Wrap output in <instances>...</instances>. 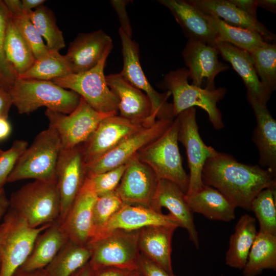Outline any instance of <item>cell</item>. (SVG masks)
<instances>
[{"label":"cell","instance_id":"obj_54","mask_svg":"<svg viewBox=\"0 0 276 276\" xmlns=\"http://www.w3.org/2000/svg\"><path fill=\"white\" fill-rule=\"evenodd\" d=\"M258 7L265 9L275 13L276 1L275 0H256Z\"/></svg>","mask_w":276,"mask_h":276},{"label":"cell","instance_id":"obj_44","mask_svg":"<svg viewBox=\"0 0 276 276\" xmlns=\"http://www.w3.org/2000/svg\"><path fill=\"white\" fill-rule=\"evenodd\" d=\"M142 276H177L140 254L136 270Z\"/></svg>","mask_w":276,"mask_h":276},{"label":"cell","instance_id":"obj_53","mask_svg":"<svg viewBox=\"0 0 276 276\" xmlns=\"http://www.w3.org/2000/svg\"><path fill=\"white\" fill-rule=\"evenodd\" d=\"M9 208V201L4 189L0 190V220L5 216Z\"/></svg>","mask_w":276,"mask_h":276},{"label":"cell","instance_id":"obj_32","mask_svg":"<svg viewBox=\"0 0 276 276\" xmlns=\"http://www.w3.org/2000/svg\"><path fill=\"white\" fill-rule=\"evenodd\" d=\"M4 52L7 61L13 68L16 77L25 73L35 60L30 48L14 26L9 11Z\"/></svg>","mask_w":276,"mask_h":276},{"label":"cell","instance_id":"obj_36","mask_svg":"<svg viewBox=\"0 0 276 276\" xmlns=\"http://www.w3.org/2000/svg\"><path fill=\"white\" fill-rule=\"evenodd\" d=\"M50 50L59 51L65 47L62 31L56 23L53 11L41 5L27 14Z\"/></svg>","mask_w":276,"mask_h":276},{"label":"cell","instance_id":"obj_23","mask_svg":"<svg viewBox=\"0 0 276 276\" xmlns=\"http://www.w3.org/2000/svg\"><path fill=\"white\" fill-rule=\"evenodd\" d=\"M186 194L175 183L166 179H159L152 209L162 212V207L167 208L170 214L185 228L190 240L197 249L199 247L198 232L195 225L193 213L186 200Z\"/></svg>","mask_w":276,"mask_h":276},{"label":"cell","instance_id":"obj_21","mask_svg":"<svg viewBox=\"0 0 276 276\" xmlns=\"http://www.w3.org/2000/svg\"><path fill=\"white\" fill-rule=\"evenodd\" d=\"M98 196L89 179L84 184L76 197L61 226L69 240L80 245H87L91 232L94 203Z\"/></svg>","mask_w":276,"mask_h":276},{"label":"cell","instance_id":"obj_5","mask_svg":"<svg viewBox=\"0 0 276 276\" xmlns=\"http://www.w3.org/2000/svg\"><path fill=\"white\" fill-rule=\"evenodd\" d=\"M189 71L184 67L170 71L164 77L163 85L173 96L175 117L188 108L198 106L206 111L216 129L223 128L224 124L217 103L224 97L226 89L198 87L189 83Z\"/></svg>","mask_w":276,"mask_h":276},{"label":"cell","instance_id":"obj_60","mask_svg":"<svg viewBox=\"0 0 276 276\" xmlns=\"http://www.w3.org/2000/svg\"></svg>","mask_w":276,"mask_h":276},{"label":"cell","instance_id":"obj_3","mask_svg":"<svg viewBox=\"0 0 276 276\" xmlns=\"http://www.w3.org/2000/svg\"><path fill=\"white\" fill-rule=\"evenodd\" d=\"M9 209L28 226L37 228L60 219V196L56 181L35 180L11 196Z\"/></svg>","mask_w":276,"mask_h":276},{"label":"cell","instance_id":"obj_24","mask_svg":"<svg viewBox=\"0 0 276 276\" xmlns=\"http://www.w3.org/2000/svg\"><path fill=\"white\" fill-rule=\"evenodd\" d=\"M158 2L170 10L188 39L215 45L216 34L210 25L206 15L189 1L159 0Z\"/></svg>","mask_w":276,"mask_h":276},{"label":"cell","instance_id":"obj_7","mask_svg":"<svg viewBox=\"0 0 276 276\" xmlns=\"http://www.w3.org/2000/svg\"><path fill=\"white\" fill-rule=\"evenodd\" d=\"M139 231L117 229L87 244L91 251L89 264L92 269L111 267L136 271L141 254Z\"/></svg>","mask_w":276,"mask_h":276},{"label":"cell","instance_id":"obj_18","mask_svg":"<svg viewBox=\"0 0 276 276\" xmlns=\"http://www.w3.org/2000/svg\"><path fill=\"white\" fill-rule=\"evenodd\" d=\"M219 53L215 45L188 39L182 56L189 68L192 85L201 88L204 82L205 88L210 90L215 88V77L229 68L228 65L218 60Z\"/></svg>","mask_w":276,"mask_h":276},{"label":"cell","instance_id":"obj_34","mask_svg":"<svg viewBox=\"0 0 276 276\" xmlns=\"http://www.w3.org/2000/svg\"><path fill=\"white\" fill-rule=\"evenodd\" d=\"M206 15L216 34V41L227 42L248 52L252 51L267 42L257 32L231 26L219 18Z\"/></svg>","mask_w":276,"mask_h":276},{"label":"cell","instance_id":"obj_49","mask_svg":"<svg viewBox=\"0 0 276 276\" xmlns=\"http://www.w3.org/2000/svg\"><path fill=\"white\" fill-rule=\"evenodd\" d=\"M3 1L11 14L13 15H18L24 13L21 7V1L4 0Z\"/></svg>","mask_w":276,"mask_h":276},{"label":"cell","instance_id":"obj_41","mask_svg":"<svg viewBox=\"0 0 276 276\" xmlns=\"http://www.w3.org/2000/svg\"><path fill=\"white\" fill-rule=\"evenodd\" d=\"M8 10L3 1H0V74L3 85L7 89L16 77L14 72L8 63L4 52V43Z\"/></svg>","mask_w":276,"mask_h":276},{"label":"cell","instance_id":"obj_38","mask_svg":"<svg viewBox=\"0 0 276 276\" xmlns=\"http://www.w3.org/2000/svg\"><path fill=\"white\" fill-rule=\"evenodd\" d=\"M275 188H266L254 199L250 206L259 222V232L276 235Z\"/></svg>","mask_w":276,"mask_h":276},{"label":"cell","instance_id":"obj_17","mask_svg":"<svg viewBox=\"0 0 276 276\" xmlns=\"http://www.w3.org/2000/svg\"><path fill=\"white\" fill-rule=\"evenodd\" d=\"M150 225L181 227L177 220L170 213L165 215L148 206L124 203L108 221L96 233L87 244L114 230L136 231Z\"/></svg>","mask_w":276,"mask_h":276},{"label":"cell","instance_id":"obj_22","mask_svg":"<svg viewBox=\"0 0 276 276\" xmlns=\"http://www.w3.org/2000/svg\"><path fill=\"white\" fill-rule=\"evenodd\" d=\"M215 46L224 60L230 63L242 79L248 101L266 105L272 92L259 79L249 52L223 41H216Z\"/></svg>","mask_w":276,"mask_h":276},{"label":"cell","instance_id":"obj_58","mask_svg":"<svg viewBox=\"0 0 276 276\" xmlns=\"http://www.w3.org/2000/svg\"><path fill=\"white\" fill-rule=\"evenodd\" d=\"M0 87H4L3 85L2 79L1 74H0Z\"/></svg>","mask_w":276,"mask_h":276},{"label":"cell","instance_id":"obj_31","mask_svg":"<svg viewBox=\"0 0 276 276\" xmlns=\"http://www.w3.org/2000/svg\"><path fill=\"white\" fill-rule=\"evenodd\" d=\"M91 255L88 245L68 239L44 269L49 276H71L89 262Z\"/></svg>","mask_w":276,"mask_h":276},{"label":"cell","instance_id":"obj_29","mask_svg":"<svg viewBox=\"0 0 276 276\" xmlns=\"http://www.w3.org/2000/svg\"><path fill=\"white\" fill-rule=\"evenodd\" d=\"M192 213L211 220L229 222L235 218L236 208L217 189L204 185L196 193L185 196Z\"/></svg>","mask_w":276,"mask_h":276},{"label":"cell","instance_id":"obj_26","mask_svg":"<svg viewBox=\"0 0 276 276\" xmlns=\"http://www.w3.org/2000/svg\"><path fill=\"white\" fill-rule=\"evenodd\" d=\"M249 102L252 107L257 121L252 140L259 150V165L275 175L276 121L266 105L255 101Z\"/></svg>","mask_w":276,"mask_h":276},{"label":"cell","instance_id":"obj_25","mask_svg":"<svg viewBox=\"0 0 276 276\" xmlns=\"http://www.w3.org/2000/svg\"><path fill=\"white\" fill-rule=\"evenodd\" d=\"M203 13L214 16L233 26L246 29L260 34L267 42L275 40V35L260 22L243 12L228 0H190Z\"/></svg>","mask_w":276,"mask_h":276},{"label":"cell","instance_id":"obj_19","mask_svg":"<svg viewBox=\"0 0 276 276\" xmlns=\"http://www.w3.org/2000/svg\"><path fill=\"white\" fill-rule=\"evenodd\" d=\"M106 80L118 100L120 116L146 126L155 122L151 117V101L144 92L129 83L120 73L107 75Z\"/></svg>","mask_w":276,"mask_h":276},{"label":"cell","instance_id":"obj_9","mask_svg":"<svg viewBox=\"0 0 276 276\" xmlns=\"http://www.w3.org/2000/svg\"><path fill=\"white\" fill-rule=\"evenodd\" d=\"M4 222L6 228L0 245V276H12L29 256L37 236L52 223L30 227L9 209Z\"/></svg>","mask_w":276,"mask_h":276},{"label":"cell","instance_id":"obj_47","mask_svg":"<svg viewBox=\"0 0 276 276\" xmlns=\"http://www.w3.org/2000/svg\"><path fill=\"white\" fill-rule=\"evenodd\" d=\"M132 272L126 269L106 267L93 270L91 276H131Z\"/></svg>","mask_w":276,"mask_h":276},{"label":"cell","instance_id":"obj_43","mask_svg":"<svg viewBox=\"0 0 276 276\" xmlns=\"http://www.w3.org/2000/svg\"><path fill=\"white\" fill-rule=\"evenodd\" d=\"M28 146L26 141L17 140L13 142L10 148L3 151L0 156V190L3 189L18 158Z\"/></svg>","mask_w":276,"mask_h":276},{"label":"cell","instance_id":"obj_42","mask_svg":"<svg viewBox=\"0 0 276 276\" xmlns=\"http://www.w3.org/2000/svg\"><path fill=\"white\" fill-rule=\"evenodd\" d=\"M126 165H122L104 172L86 177L90 180L97 196L116 190L119 184Z\"/></svg>","mask_w":276,"mask_h":276},{"label":"cell","instance_id":"obj_59","mask_svg":"<svg viewBox=\"0 0 276 276\" xmlns=\"http://www.w3.org/2000/svg\"><path fill=\"white\" fill-rule=\"evenodd\" d=\"M3 152V151L0 149V156Z\"/></svg>","mask_w":276,"mask_h":276},{"label":"cell","instance_id":"obj_13","mask_svg":"<svg viewBox=\"0 0 276 276\" xmlns=\"http://www.w3.org/2000/svg\"><path fill=\"white\" fill-rule=\"evenodd\" d=\"M172 121L157 119L152 125L127 137L97 160L86 166V176L101 173L125 165L140 150L164 133Z\"/></svg>","mask_w":276,"mask_h":276},{"label":"cell","instance_id":"obj_27","mask_svg":"<svg viewBox=\"0 0 276 276\" xmlns=\"http://www.w3.org/2000/svg\"><path fill=\"white\" fill-rule=\"evenodd\" d=\"M177 228L172 225H150L139 229L138 235L140 252L171 273V243Z\"/></svg>","mask_w":276,"mask_h":276},{"label":"cell","instance_id":"obj_1","mask_svg":"<svg viewBox=\"0 0 276 276\" xmlns=\"http://www.w3.org/2000/svg\"><path fill=\"white\" fill-rule=\"evenodd\" d=\"M202 181L219 191L236 208L246 210H250L252 200L261 191L276 188L275 175L267 169L240 163L218 151L206 160Z\"/></svg>","mask_w":276,"mask_h":276},{"label":"cell","instance_id":"obj_15","mask_svg":"<svg viewBox=\"0 0 276 276\" xmlns=\"http://www.w3.org/2000/svg\"><path fill=\"white\" fill-rule=\"evenodd\" d=\"M125 165L116 191L124 203L152 208L159 179L151 168L136 155Z\"/></svg>","mask_w":276,"mask_h":276},{"label":"cell","instance_id":"obj_50","mask_svg":"<svg viewBox=\"0 0 276 276\" xmlns=\"http://www.w3.org/2000/svg\"><path fill=\"white\" fill-rule=\"evenodd\" d=\"M12 276H49L44 268L31 270H23L18 269Z\"/></svg>","mask_w":276,"mask_h":276},{"label":"cell","instance_id":"obj_48","mask_svg":"<svg viewBox=\"0 0 276 276\" xmlns=\"http://www.w3.org/2000/svg\"><path fill=\"white\" fill-rule=\"evenodd\" d=\"M12 102L7 89L0 87V118H8Z\"/></svg>","mask_w":276,"mask_h":276},{"label":"cell","instance_id":"obj_45","mask_svg":"<svg viewBox=\"0 0 276 276\" xmlns=\"http://www.w3.org/2000/svg\"><path fill=\"white\" fill-rule=\"evenodd\" d=\"M129 1L112 0L110 1L112 7L116 12L121 25V29L127 36L132 37V28L127 12L126 7Z\"/></svg>","mask_w":276,"mask_h":276},{"label":"cell","instance_id":"obj_30","mask_svg":"<svg viewBox=\"0 0 276 276\" xmlns=\"http://www.w3.org/2000/svg\"><path fill=\"white\" fill-rule=\"evenodd\" d=\"M257 234L256 219L248 214L241 216L229 238L225 258L227 266L243 270Z\"/></svg>","mask_w":276,"mask_h":276},{"label":"cell","instance_id":"obj_8","mask_svg":"<svg viewBox=\"0 0 276 276\" xmlns=\"http://www.w3.org/2000/svg\"><path fill=\"white\" fill-rule=\"evenodd\" d=\"M111 51H107L94 67L79 73H72L53 80L54 83L70 89L95 110L118 114V100L107 85L104 68Z\"/></svg>","mask_w":276,"mask_h":276},{"label":"cell","instance_id":"obj_35","mask_svg":"<svg viewBox=\"0 0 276 276\" xmlns=\"http://www.w3.org/2000/svg\"><path fill=\"white\" fill-rule=\"evenodd\" d=\"M72 73L65 55L59 51L49 50L43 56L36 59L25 73L16 78L52 81Z\"/></svg>","mask_w":276,"mask_h":276},{"label":"cell","instance_id":"obj_52","mask_svg":"<svg viewBox=\"0 0 276 276\" xmlns=\"http://www.w3.org/2000/svg\"><path fill=\"white\" fill-rule=\"evenodd\" d=\"M11 132V126L7 119L0 118V141L7 138Z\"/></svg>","mask_w":276,"mask_h":276},{"label":"cell","instance_id":"obj_28","mask_svg":"<svg viewBox=\"0 0 276 276\" xmlns=\"http://www.w3.org/2000/svg\"><path fill=\"white\" fill-rule=\"evenodd\" d=\"M68 240L58 219L37 236L29 256L19 269L31 270L44 268Z\"/></svg>","mask_w":276,"mask_h":276},{"label":"cell","instance_id":"obj_39","mask_svg":"<svg viewBox=\"0 0 276 276\" xmlns=\"http://www.w3.org/2000/svg\"><path fill=\"white\" fill-rule=\"evenodd\" d=\"M124 203V202L116 190L98 196L93 206L91 232L89 240L122 206Z\"/></svg>","mask_w":276,"mask_h":276},{"label":"cell","instance_id":"obj_57","mask_svg":"<svg viewBox=\"0 0 276 276\" xmlns=\"http://www.w3.org/2000/svg\"><path fill=\"white\" fill-rule=\"evenodd\" d=\"M131 276H142L137 271H133Z\"/></svg>","mask_w":276,"mask_h":276},{"label":"cell","instance_id":"obj_55","mask_svg":"<svg viewBox=\"0 0 276 276\" xmlns=\"http://www.w3.org/2000/svg\"><path fill=\"white\" fill-rule=\"evenodd\" d=\"M93 269L89 262L71 276H91Z\"/></svg>","mask_w":276,"mask_h":276},{"label":"cell","instance_id":"obj_33","mask_svg":"<svg viewBox=\"0 0 276 276\" xmlns=\"http://www.w3.org/2000/svg\"><path fill=\"white\" fill-rule=\"evenodd\" d=\"M276 269V235L258 232L243 269L244 276H257Z\"/></svg>","mask_w":276,"mask_h":276},{"label":"cell","instance_id":"obj_16","mask_svg":"<svg viewBox=\"0 0 276 276\" xmlns=\"http://www.w3.org/2000/svg\"><path fill=\"white\" fill-rule=\"evenodd\" d=\"M86 177L81 145L73 149H61L56 169V182L61 201V221L66 216Z\"/></svg>","mask_w":276,"mask_h":276},{"label":"cell","instance_id":"obj_51","mask_svg":"<svg viewBox=\"0 0 276 276\" xmlns=\"http://www.w3.org/2000/svg\"><path fill=\"white\" fill-rule=\"evenodd\" d=\"M21 7L26 14L32 11L33 8H37L45 2L44 0H22Z\"/></svg>","mask_w":276,"mask_h":276},{"label":"cell","instance_id":"obj_4","mask_svg":"<svg viewBox=\"0 0 276 276\" xmlns=\"http://www.w3.org/2000/svg\"><path fill=\"white\" fill-rule=\"evenodd\" d=\"M61 149L57 132L49 126L36 136L20 155L7 182L26 179L56 181V169Z\"/></svg>","mask_w":276,"mask_h":276},{"label":"cell","instance_id":"obj_56","mask_svg":"<svg viewBox=\"0 0 276 276\" xmlns=\"http://www.w3.org/2000/svg\"><path fill=\"white\" fill-rule=\"evenodd\" d=\"M6 228V225L5 222L3 221L2 224L0 225V245L1 243L4 236V234L5 233Z\"/></svg>","mask_w":276,"mask_h":276},{"label":"cell","instance_id":"obj_10","mask_svg":"<svg viewBox=\"0 0 276 276\" xmlns=\"http://www.w3.org/2000/svg\"><path fill=\"white\" fill-rule=\"evenodd\" d=\"M45 114L49 126L59 135L61 149H70L85 143L102 120L115 114L99 112L81 97L77 107L69 114L46 109Z\"/></svg>","mask_w":276,"mask_h":276},{"label":"cell","instance_id":"obj_40","mask_svg":"<svg viewBox=\"0 0 276 276\" xmlns=\"http://www.w3.org/2000/svg\"><path fill=\"white\" fill-rule=\"evenodd\" d=\"M10 15L14 26L30 48L35 59L45 54L49 49L28 16L25 13Z\"/></svg>","mask_w":276,"mask_h":276},{"label":"cell","instance_id":"obj_2","mask_svg":"<svg viewBox=\"0 0 276 276\" xmlns=\"http://www.w3.org/2000/svg\"><path fill=\"white\" fill-rule=\"evenodd\" d=\"M7 90L20 114H29L41 107L63 114L71 113L81 97L52 81L16 78Z\"/></svg>","mask_w":276,"mask_h":276},{"label":"cell","instance_id":"obj_46","mask_svg":"<svg viewBox=\"0 0 276 276\" xmlns=\"http://www.w3.org/2000/svg\"><path fill=\"white\" fill-rule=\"evenodd\" d=\"M237 8L251 17L257 18L256 0H228Z\"/></svg>","mask_w":276,"mask_h":276},{"label":"cell","instance_id":"obj_14","mask_svg":"<svg viewBox=\"0 0 276 276\" xmlns=\"http://www.w3.org/2000/svg\"><path fill=\"white\" fill-rule=\"evenodd\" d=\"M147 127L119 114L102 120L90 138L81 145L85 166L97 160L127 137Z\"/></svg>","mask_w":276,"mask_h":276},{"label":"cell","instance_id":"obj_11","mask_svg":"<svg viewBox=\"0 0 276 276\" xmlns=\"http://www.w3.org/2000/svg\"><path fill=\"white\" fill-rule=\"evenodd\" d=\"M123 57V67L121 73L129 83L144 92L150 99L152 105V119L173 120L172 103L167 102L171 95L167 91L164 93L157 91L147 80L141 67L137 44L131 37L119 29Z\"/></svg>","mask_w":276,"mask_h":276},{"label":"cell","instance_id":"obj_37","mask_svg":"<svg viewBox=\"0 0 276 276\" xmlns=\"http://www.w3.org/2000/svg\"><path fill=\"white\" fill-rule=\"evenodd\" d=\"M257 75L271 92L276 88V45L265 42L249 52Z\"/></svg>","mask_w":276,"mask_h":276},{"label":"cell","instance_id":"obj_12","mask_svg":"<svg viewBox=\"0 0 276 276\" xmlns=\"http://www.w3.org/2000/svg\"><path fill=\"white\" fill-rule=\"evenodd\" d=\"M178 122V141L185 147L190 170L186 195H191L202 188V172L206 160L217 151L202 141L196 121L195 107L188 108L175 117Z\"/></svg>","mask_w":276,"mask_h":276},{"label":"cell","instance_id":"obj_20","mask_svg":"<svg viewBox=\"0 0 276 276\" xmlns=\"http://www.w3.org/2000/svg\"><path fill=\"white\" fill-rule=\"evenodd\" d=\"M113 47L111 37L102 30L79 34L70 44L65 56L73 73L94 67Z\"/></svg>","mask_w":276,"mask_h":276},{"label":"cell","instance_id":"obj_6","mask_svg":"<svg viewBox=\"0 0 276 276\" xmlns=\"http://www.w3.org/2000/svg\"><path fill=\"white\" fill-rule=\"evenodd\" d=\"M178 132V122L175 117L164 133L140 150L136 156L151 168L159 179L175 183L186 194L189 176L183 168Z\"/></svg>","mask_w":276,"mask_h":276}]
</instances>
